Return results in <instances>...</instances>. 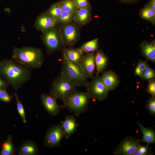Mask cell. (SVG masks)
Returning a JSON list of instances; mask_svg holds the SVG:
<instances>
[{"label": "cell", "mask_w": 155, "mask_h": 155, "mask_svg": "<svg viewBox=\"0 0 155 155\" xmlns=\"http://www.w3.org/2000/svg\"><path fill=\"white\" fill-rule=\"evenodd\" d=\"M31 71L13 59L0 61V75L15 90L20 88L30 78Z\"/></svg>", "instance_id": "1"}, {"label": "cell", "mask_w": 155, "mask_h": 155, "mask_svg": "<svg viewBox=\"0 0 155 155\" xmlns=\"http://www.w3.org/2000/svg\"><path fill=\"white\" fill-rule=\"evenodd\" d=\"M11 58L29 69L41 67L44 61V55L40 49L29 46L13 47Z\"/></svg>", "instance_id": "2"}, {"label": "cell", "mask_w": 155, "mask_h": 155, "mask_svg": "<svg viewBox=\"0 0 155 155\" xmlns=\"http://www.w3.org/2000/svg\"><path fill=\"white\" fill-rule=\"evenodd\" d=\"M78 86L60 74L52 81L50 94L56 99H60L64 104L68 96L77 90Z\"/></svg>", "instance_id": "3"}, {"label": "cell", "mask_w": 155, "mask_h": 155, "mask_svg": "<svg viewBox=\"0 0 155 155\" xmlns=\"http://www.w3.org/2000/svg\"><path fill=\"white\" fill-rule=\"evenodd\" d=\"M41 38L48 55L57 51H62L66 47L58 25L42 32Z\"/></svg>", "instance_id": "4"}, {"label": "cell", "mask_w": 155, "mask_h": 155, "mask_svg": "<svg viewBox=\"0 0 155 155\" xmlns=\"http://www.w3.org/2000/svg\"><path fill=\"white\" fill-rule=\"evenodd\" d=\"M61 75L78 86H85L88 82L79 64H75L62 56Z\"/></svg>", "instance_id": "5"}, {"label": "cell", "mask_w": 155, "mask_h": 155, "mask_svg": "<svg viewBox=\"0 0 155 155\" xmlns=\"http://www.w3.org/2000/svg\"><path fill=\"white\" fill-rule=\"evenodd\" d=\"M90 98L86 92L76 90L68 96L62 106L79 116L87 110Z\"/></svg>", "instance_id": "6"}, {"label": "cell", "mask_w": 155, "mask_h": 155, "mask_svg": "<svg viewBox=\"0 0 155 155\" xmlns=\"http://www.w3.org/2000/svg\"><path fill=\"white\" fill-rule=\"evenodd\" d=\"M85 86L86 92L90 98L100 101L107 98L109 91L104 84L100 76L96 75Z\"/></svg>", "instance_id": "7"}, {"label": "cell", "mask_w": 155, "mask_h": 155, "mask_svg": "<svg viewBox=\"0 0 155 155\" xmlns=\"http://www.w3.org/2000/svg\"><path fill=\"white\" fill-rule=\"evenodd\" d=\"M61 37L66 47H70L79 40L80 27L74 21L59 25Z\"/></svg>", "instance_id": "8"}, {"label": "cell", "mask_w": 155, "mask_h": 155, "mask_svg": "<svg viewBox=\"0 0 155 155\" xmlns=\"http://www.w3.org/2000/svg\"><path fill=\"white\" fill-rule=\"evenodd\" d=\"M64 136L61 124L53 125L46 132L44 140V145L49 148L59 146Z\"/></svg>", "instance_id": "9"}, {"label": "cell", "mask_w": 155, "mask_h": 155, "mask_svg": "<svg viewBox=\"0 0 155 155\" xmlns=\"http://www.w3.org/2000/svg\"><path fill=\"white\" fill-rule=\"evenodd\" d=\"M138 140L132 136L127 137L120 143L114 152L117 155H132L141 145Z\"/></svg>", "instance_id": "10"}, {"label": "cell", "mask_w": 155, "mask_h": 155, "mask_svg": "<svg viewBox=\"0 0 155 155\" xmlns=\"http://www.w3.org/2000/svg\"><path fill=\"white\" fill-rule=\"evenodd\" d=\"M94 53L93 52L84 54L79 64L87 78L92 79L94 76L96 70Z\"/></svg>", "instance_id": "11"}, {"label": "cell", "mask_w": 155, "mask_h": 155, "mask_svg": "<svg viewBox=\"0 0 155 155\" xmlns=\"http://www.w3.org/2000/svg\"><path fill=\"white\" fill-rule=\"evenodd\" d=\"M40 98L43 106L49 114L54 116L58 115L63 106L58 104L56 99L50 94L44 93L41 94Z\"/></svg>", "instance_id": "12"}, {"label": "cell", "mask_w": 155, "mask_h": 155, "mask_svg": "<svg viewBox=\"0 0 155 155\" xmlns=\"http://www.w3.org/2000/svg\"><path fill=\"white\" fill-rule=\"evenodd\" d=\"M57 25L56 21L52 18L46 11L40 14L34 23L35 28L42 32Z\"/></svg>", "instance_id": "13"}, {"label": "cell", "mask_w": 155, "mask_h": 155, "mask_svg": "<svg viewBox=\"0 0 155 155\" xmlns=\"http://www.w3.org/2000/svg\"><path fill=\"white\" fill-rule=\"evenodd\" d=\"M104 85L109 91L115 90L120 83L118 75L111 70L104 71L100 76Z\"/></svg>", "instance_id": "14"}, {"label": "cell", "mask_w": 155, "mask_h": 155, "mask_svg": "<svg viewBox=\"0 0 155 155\" xmlns=\"http://www.w3.org/2000/svg\"><path fill=\"white\" fill-rule=\"evenodd\" d=\"M94 60L96 75H98L105 70L108 63L109 58L101 49H100L95 52Z\"/></svg>", "instance_id": "15"}, {"label": "cell", "mask_w": 155, "mask_h": 155, "mask_svg": "<svg viewBox=\"0 0 155 155\" xmlns=\"http://www.w3.org/2000/svg\"><path fill=\"white\" fill-rule=\"evenodd\" d=\"M141 53L147 60L155 63V41L150 42L144 40L140 45Z\"/></svg>", "instance_id": "16"}, {"label": "cell", "mask_w": 155, "mask_h": 155, "mask_svg": "<svg viewBox=\"0 0 155 155\" xmlns=\"http://www.w3.org/2000/svg\"><path fill=\"white\" fill-rule=\"evenodd\" d=\"M92 18V8L78 9L76 13L74 22L81 27L89 24Z\"/></svg>", "instance_id": "17"}, {"label": "cell", "mask_w": 155, "mask_h": 155, "mask_svg": "<svg viewBox=\"0 0 155 155\" xmlns=\"http://www.w3.org/2000/svg\"><path fill=\"white\" fill-rule=\"evenodd\" d=\"M64 133V137L68 139L76 131L78 126L75 119L73 116L67 115L65 119L61 122Z\"/></svg>", "instance_id": "18"}, {"label": "cell", "mask_w": 155, "mask_h": 155, "mask_svg": "<svg viewBox=\"0 0 155 155\" xmlns=\"http://www.w3.org/2000/svg\"><path fill=\"white\" fill-rule=\"evenodd\" d=\"M61 51L62 56L71 62L77 65L79 64L84 54L78 48L65 47Z\"/></svg>", "instance_id": "19"}, {"label": "cell", "mask_w": 155, "mask_h": 155, "mask_svg": "<svg viewBox=\"0 0 155 155\" xmlns=\"http://www.w3.org/2000/svg\"><path fill=\"white\" fill-rule=\"evenodd\" d=\"M38 150V147L35 142L26 140L20 146L17 152L19 155H36Z\"/></svg>", "instance_id": "20"}, {"label": "cell", "mask_w": 155, "mask_h": 155, "mask_svg": "<svg viewBox=\"0 0 155 155\" xmlns=\"http://www.w3.org/2000/svg\"><path fill=\"white\" fill-rule=\"evenodd\" d=\"M137 125L143 134L142 139L139 140V142L145 143L146 145L148 146L151 144H155L154 130L151 127H146L139 122H137Z\"/></svg>", "instance_id": "21"}, {"label": "cell", "mask_w": 155, "mask_h": 155, "mask_svg": "<svg viewBox=\"0 0 155 155\" xmlns=\"http://www.w3.org/2000/svg\"><path fill=\"white\" fill-rule=\"evenodd\" d=\"M139 15L141 18L150 22L155 26V10L145 5L140 9Z\"/></svg>", "instance_id": "22"}, {"label": "cell", "mask_w": 155, "mask_h": 155, "mask_svg": "<svg viewBox=\"0 0 155 155\" xmlns=\"http://www.w3.org/2000/svg\"><path fill=\"white\" fill-rule=\"evenodd\" d=\"M99 46L98 39L96 38L84 43L78 48L84 54L95 52L98 49Z\"/></svg>", "instance_id": "23"}, {"label": "cell", "mask_w": 155, "mask_h": 155, "mask_svg": "<svg viewBox=\"0 0 155 155\" xmlns=\"http://www.w3.org/2000/svg\"><path fill=\"white\" fill-rule=\"evenodd\" d=\"M17 150L14 146L12 136L9 134L2 145L0 155H14L15 154Z\"/></svg>", "instance_id": "24"}, {"label": "cell", "mask_w": 155, "mask_h": 155, "mask_svg": "<svg viewBox=\"0 0 155 155\" xmlns=\"http://www.w3.org/2000/svg\"><path fill=\"white\" fill-rule=\"evenodd\" d=\"M58 3L63 12L76 13L78 9L73 0H62Z\"/></svg>", "instance_id": "25"}, {"label": "cell", "mask_w": 155, "mask_h": 155, "mask_svg": "<svg viewBox=\"0 0 155 155\" xmlns=\"http://www.w3.org/2000/svg\"><path fill=\"white\" fill-rule=\"evenodd\" d=\"M76 13L62 12L56 20L57 25H60L74 21Z\"/></svg>", "instance_id": "26"}, {"label": "cell", "mask_w": 155, "mask_h": 155, "mask_svg": "<svg viewBox=\"0 0 155 155\" xmlns=\"http://www.w3.org/2000/svg\"><path fill=\"white\" fill-rule=\"evenodd\" d=\"M46 12L53 18L56 21L62 12L58 3L52 4L48 9Z\"/></svg>", "instance_id": "27"}, {"label": "cell", "mask_w": 155, "mask_h": 155, "mask_svg": "<svg viewBox=\"0 0 155 155\" xmlns=\"http://www.w3.org/2000/svg\"><path fill=\"white\" fill-rule=\"evenodd\" d=\"M148 65L147 61H143L140 59L134 70V75L135 76L141 77Z\"/></svg>", "instance_id": "28"}, {"label": "cell", "mask_w": 155, "mask_h": 155, "mask_svg": "<svg viewBox=\"0 0 155 155\" xmlns=\"http://www.w3.org/2000/svg\"><path fill=\"white\" fill-rule=\"evenodd\" d=\"M143 80L148 82L155 80V71L148 65L142 76L140 77Z\"/></svg>", "instance_id": "29"}, {"label": "cell", "mask_w": 155, "mask_h": 155, "mask_svg": "<svg viewBox=\"0 0 155 155\" xmlns=\"http://www.w3.org/2000/svg\"><path fill=\"white\" fill-rule=\"evenodd\" d=\"M14 95L16 100L17 108L18 112L22 119L23 122L24 123H26L27 122V120L24 109L22 104L19 99L16 92H15Z\"/></svg>", "instance_id": "30"}, {"label": "cell", "mask_w": 155, "mask_h": 155, "mask_svg": "<svg viewBox=\"0 0 155 155\" xmlns=\"http://www.w3.org/2000/svg\"><path fill=\"white\" fill-rule=\"evenodd\" d=\"M146 108L150 114L153 116L155 115V97H152L147 101Z\"/></svg>", "instance_id": "31"}, {"label": "cell", "mask_w": 155, "mask_h": 155, "mask_svg": "<svg viewBox=\"0 0 155 155\" xmlns=\"http://www.w3.org/2000/svg\"><path fill=\"white\" fill-rule=\"evenodd\" d=\"M13 97L9 94L6 89H0V100L6 103H9Z\"/></svg>", "instance_id": "32"}, {"label": "cell", "mask_w": 155, "mask_h": 155, "mask_svg": "<svg viewBox=\"0 0 155 155\" xmlns=\"http://www.w3.org/2000/svg\"><path fill=\"white\" fill-rule=\"evenodd\" d=\"M78 9L92 8L89 0H73Z\"/></svg>", "instance_id": "33"}, {"label": "cell", "mask_w": 155, "mask_h": 155, "mask_svg": "<svg viewBox=\"0 0 155 155\" xmlns=\"http://www.w3.org/2000/svg\"><path fill=\"white\" fill-rule=\"evenodd\" d=\"M146 90L148 93L151 95L152 97H155V80L148 82Z\"/></svg>", "instance_id": "34"}, {"label": "cell", "mask_w": 155, "mask_h": 155, "mask_svg": "<svg viewBox=\"0 0 155 155\" xmlns=\"http://www.w3.org/2000/svg\"><path fill=\"white\" fill-rule=\"evenodd\" d=\"M149 146L140 145L138 150L132 155H146L149 154Z\"/></svg>", "instance_id": "35"}, {"label": "cell", "mask_w": 155, "mask_h": 155, "mask_svg": "<svg viewBox=\"0 0 155 155\" xmlns=\"http://www.w3.org/2000/svg\"><path fill=\"white\" fill-rule=\"evenodd\" d=\"M8 82L0 75V89H6L9 85Z\"/></svg>", "instance_id": "36"}, {"label": "cell", "mask_w": 155, "mask_h": 155, "mask_svg": "<svg viewBox=\"0 0 155 155\" xmlns=\"http://www.w3.org/2000/svg\"><path fill=\"white\" fill-rule=\"evenodd\" d=\"M145 5L155 10V0H150Z\"/></svg>", "instance_id": "37"}, {"label": "cell", "mask_w": 155, "mask_h": 155, "mask_svg": "<svg viewBox=\"0 0 155 155\" xmlns=\"http://www.w3.org/2000/svg\"><path fill=\"white\" fill-rule=\"evenodd\" d=\"M121 3L126 4H131L136 3L142 0H119Z\"/></svg>", "instance_id": "38"}]
</instances>
